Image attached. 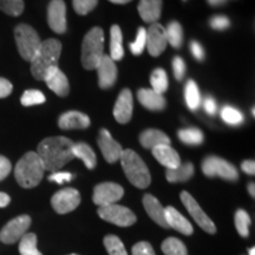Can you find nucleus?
Masks as SVG:
<instances>
[{"label":"nucleus","mask_w":255,"mask_h":255,"mask_svg":"<svg viewBox=\"0 0 255 255\" xmlns=\"http://www.w3.org/2000/svg\"><path fill=\"white\" fill-rule=\"evenodd\" d=\"M73 144L75 143L71 139L64 136L44 138L38 144L37 149V154L44 165V169L55 173L71 162L75 158L72 152Z\"/></svg>","instance_id":"f257e3e1"},{"label":"nucleus","mask_w":255,"mask_h":255,"mask_svg":"<svg viewBox=\"0 0 255 255\" xmlns=\"http://www.w3.org/2000/svg\"><path fill=\"white\" fill-rule=\"evenodd\" d=\"M62 53V43L59 40L46 39L41 41V45L31 60V73L38 81H44L50 70L58 68V62Z\"/></svg>","instance_id":"f03ea898"},{"label":"nucleus","mask_w":255,"mask_h":255,"mask_svg":"<svg viewBox=\"0 0 255 255\" xmlns=\"http://www.w3.org/2000/svg\"><path fill=\"white\" fill-rule=\"evenodd\" d=\"M44 165L36 151H28L18 161L14 168V177L25 189L37 187L43 180Z\"/></svg>","instance_id":"7ed1b4c3"},{"label":"nucleus","mask_w":255,"mask_h":255,"mask_svg":"<svg viewBox=\"0 0 255 255\" xmlns=\"http://www.w3.org/2000/svg\"><path fill=\"white\" fill-rule=\"evenodd\" d=\"M120 161L124 173H126V176L132 186L139 188V189H144V188L149 187L151 182L149 169L144 161L135 151L131 149L123 150Z\"/></svg>","instance_id":"20e7f679"},{"label":"nucleus","mask_w":255,"mask_h":255,"mask_svg":"<svg viewBox=\"0 0 255 255\" xmlns=\"http://www.w3.org/2000/svg\"><path fill=\"white\" fill-rule=\"evenodd\" d=\"M104 56V32L94 27L85 34L82 44V64L87 70H96Z\"/></svg>","instance_id":"39448f33"},{"label":"nucleus","mask_w":255,"mask_h":255,"mask_svg":"<svg viewBox=\"0 0 255 255\" xmlns=\"http://www.w3.org/2000/svg\"><path fill=\"white\" fill-rule=\"evenodd\" d=\"M14 38L19 55L23 59L31 62L41 45L39 34L30 25L19 24L14 28Z\"/></svg>","instance_id":"423d86ee"},{"label":"nucleus","mask_w":255,"mask_h":255,"mask_svg":"<svg viewBox=\"0 0 255 255\" xmlns=\"http://www.w3.org/2000/svg\"><path fill=\"white\" fill-rule=\"evenodd\" d=\"M202 171L207 177H221L227 181H237V168L228 161L218 156H207L202 161Z\"/></svg>","instance_id":"0eeeda50"},{"label":"nucleus","mask_w":255,"mask_h":255,"mask_svg":"<svg viewBox=\"0 0 255 255\" xmlns=\"http://www.w3.org/2000/svg\"><path fill=\"white\" fill-rule=\"evenodd\" d=\"M97 213L104 221L113 223L119 227H130L136 222V215L133 214L132 210L117 203L98 207Z\"/></svg>","instance_id":"6e6552de"},{"label":"nucleus","mask_w":255,"mask_h":255,"mask_svg":"<svg viewBox=\"0 0 255 255\" xmlns=\"http://www.w3.org/2000/svg\"><path fill=\"white\" fill-rule=\"evenodd\" d=\"M32 220L28 215H20L6 223L0 231V241L6 245H13L26 234Z\"/></svg>","instance_id":"1a4fd4ad"},{"label":"nucleus","mask_w":255,"mask_h":255,"mask_svg":"<svg viewBox=\"0 0 255 255\" xmlns=\"http://www.w3.org/2000/svg\"><path fill=\"white\" fill-rule=\"evenodd\" d=\"M81 203V194L75 188H64L57 191L51 199V205L58 214H68Z\"/></svg>","instance_id":"9d476101"},{"label":"nucleus","mask_w":255,"mask_h":255,"mask_svg":"<svg viewBox=\"0 0 255 255\" xmlns=\"http://www.w3.org/2000/svg\"><path fill=\"white\" fill-rule=\"evenodd\" d=\"M181 201L186 207L188 213H189L191 218L195 220V222L200 226L203 231L208 233V234H215L216 227L214 222L209 219V216L201 209L199 203L196 202V200L190 195L188 191H182L181 193Z\"/></svg>","instance_id":"9b49d317"},{"label":"nucleus","mask_w":255,"mask_h":255,"mask_svg":"<svg viewBox=\"0 0 255 255\" xmlns=\"http://www.w3.org/2000/svg\"><path fill=\"white\" fill-rule=\"evenodd\" d=\"M123 195L124 189L122 186L114 182H104L95 187L92 200H94L95 205L102 207L117 203Z\"/></svg>","instance_id":"f8f14e48"},{"label":"nucleus","mask_w":255,"mask_h":255,"mask_svg":"<svg viewBox=\"0 0 255 255\" xmlns=\"http://www.w3.org/2000/svg\"><path fill=\"white\" fill-rule=\"evenodd\" d=\"M47 23L51 30L58 34L66 32V5L64 0H51L47 6Z\"/></svg>","instance_id":"ddd939ff"},{"label":"nucleus","mask_w":255,"mask_h":255,"mask_svg":"<svg viewBox=\"0 0 255 255\" xmlns=\"http://www.w3.org/2000/svg\"><path fill=\"white\" fill-rule=\"evenodd\" d=\"M168 45L165 28L161 24L154 23L146 30V43L145 47L152 57H158L163 53Z\"/></svg>","instance_id":"4468645a"},{"label":"nucleus","mask_w":255,"mask_h":255,"mask_svg":"<svg viewBox=\"0 0 255 255\" xmlns=\"http://www.w3.org/2000/svg\"><path fill=\"white\" fill-rule=\"evenodd\" d=\"M98 146L108 163H115L122 156L123 149L119 142H116L107 129H102L98 137Z\"/></svg>","instance_id":"2eb2a0df"},{"label":"nucleus","mask_w":255,"mask_h":255,"mask_svg":"<svg viewBox=\"0 0 255 255\" xmlns=\"http://www.w3.org/2000/svg\"><path fill=\"white\" fill-rule=\"evenodd\" d=\"M98 85L101 89H109L116 83L117 79V66L115 60L109 55H104L101 63L97 66Z\"/></svg>","instance_id":"dca6fc26"},{"label":"nucleus","mask_w":255,"mask_h":255,"mask_svg":"<svg viewBox=\"0 0 255 255\" xmlns=\"http://www.w3.org/2000/svg\"><path fill=\"white\" fill-rule=\"evenodd\" d=\"M133 100L132 94L129 89H124L117 97L116 104L114 108V116L121 124L129 123L132 116Z\"/></svg>","instance_id":"f3484780"},{"label":"nucleus","mask_w":255,"mask_h":255,"mask_svg":"<svg viewBox=\"0 0 255 255\" xmlns=\"http://www.w3.org/2000/svg\"><path fill=\"white\" fill-rule=\"evenodd\" d=\"M44 82L49 87L50 90H52L59 97H65L69 95L70 84L68 77L64 75V72L59 68H53L47 72V75L44 78Z\"/></svg>","instance_id":"a211bd4d"},{"label":"nucleus","mask_w":255,"mask_h":255,"mask_svg":"<svg viewBox=\"0 0 255 255\" xmlns=\"http://www.w3.org/2000/svg\"><path fill=\"white\" fill-rule=\"evenodd\" d=\"M91 121L85 114L79 111H66L59 117L58 126L63 130H73V129H87L90 127Z\"/></svg>","instance_id":"6ab92c4d"},{"label":"nucleus","mask_w":255,"mask_h":255,"mask_svg":"<svg viewBox=\"0 0 255 255\" xmlns=\"http://www.w3.org/2000/svg\"><path fill=\"white\" fill-rule=\"evenodd\" d=\"M164 216L169 228H174L175 231L182 233L184 235L193 234L194 229L191 223L174 207L169 206L164 208Z\"/></svg>","instance_id":"aec40b11"},{"label":"nucleus","mask_w":255,"mask_h":255,"mask_svg":"<svg viewBox=\"0 0 255 255\" xmlns=\"http://www.w3.org/2000/svg\"><path fill=\"white\" fill-rule=\"evenodd\" d=\"M151 150L154 157L167 169H175L181 164L180 155L174 148H171L170 144L157 145Z\"/></svg>","instance_id":"412c9836"},{"label":"nucleus","mask_w":255,"mask_h":255,"mask_svg":"<svg viewBox=\"0 0 255 255\" xmlns=\"http://www.w3.org/2000/svg\"><path fill=\"white\" fill-rule=\"evenodd\" d=\"M137 98L143 107L151 111H161L167 105L163 95L157 94L152 89H139L137 92Z\"/></svg>","instance_id":"4be33fe9"},{"label":"nucleus","mask_w":255,"mask_h":255,"mask_svg":"<svg viewBox=\"0 0 255 255\" xmlns=\"http://www.w3.org/2000/svg\"><path fill=\"white\" fill-rule=\"evenodd\" d=\"M143 206H144L145 212L148 213L152 221H155L161 227L169 228L167 221H165L164 207L161 205V202L155 196H152L151 194L144 195V197H143Z\"/></svg>","instance_id":"5701e85b"},{"label":"nucleus","mask_w":255,"mask_h":255,"mask_svg":"<svg viewBox=\"0 0 255 255\" xmlns=\"http://www.w3.org/2000/svg\"><path fill=\"white\" fill-rule=\"evenodd\" d=\"M162 0H141L138 4V13L143 21L154 24L158 20L162 13Z\"/></svg>","instance_id":"b1692460"},{"label":"nucleus","mask_w":255,"mask_h":255,"mask_svg":"<svg viewBox=\"0 0 255 255\" xmlns=\"http://www.w3.org/2000/svg\"><path fill=\"white\" fill-rule=\"evenodd\" d=\"M139 143L143 148L152 149L157 145L170 144V138L157 129H146L139 135Z\"/></svg>","instance_id":"393cba45"},{"label":"nucleus","mask_w":255,"mask_h":255,"mask_svg":"<svg viewBox=\"0 0 255 255\" xmlns=\"http://www.w3.org/2000/svg\"><path fill=\"white\" fill-rule=\"evenodd\" d=\"M72 152L75 158H79L84 162L85 167L88 169H94L97 164V157L94 150L91 149V146L87 144V143L81 142V143H75L72 148Z\"/></svg>","instance_id":"a878e982"},{"label":"nucleus","mask_w":255,"mask_h":255,"mask_svg":"<svg viewBox=\"0 0 255 255\" xmlns=\"http://www.w3.org/2000/svg\"><path fill=\"white\" fill-rule=\"evenodd\" d=\"M194 165L190 162L187 163H181L177 168L175 169H167L165 171V176L167 180L170 183H176V182H184L188 181L191 176L194 175Z\"/></svg>","instance_id":"bb28decb"},{"label":"nucleus","mask_w":255,"mask_h":255,"mask_svg":"<svg viewBox=\"0 0 255 255\" xmlns=\"http://www.w3.org/2000/svg\"><path fill=\"white\" fill-rule=\"evenodd\" d=\"M124 56L123 36L119 25H113L110 31V57L115 62L121 60Z\"/></svg>","instance_id":"cd10ccee"},{"label":"nucleus","mask_w":255,"mask_h":255,"mask_svg":"<svg viewBox=\"0 0 255 255\" xmlns=\"http://www.w3.org/2000/svg\"><path fill=\"white\" fill-rule=\"evenodd\" d=\"M184 98H186V104L191 111H195L200 108L201 105V95L200 90L197 88L196 83L194 81L187 82L186 87H184Z\"/></svg>","instance_id":"c85d7f7f"},{"label":"nucleus","mask_w":255,"mask_h":255,"mask_svg":"<svg viewBox=\"0 0 255 255\" xmlns=\"http://www.w3.org/2000/svg\"><path fill=\"white\" fill-rule=\"evenodd\" d=\"M165 28V36H167L168 44L175 49H180L183 43V28L178 21H170Z\"/></svg>","instance_id":"c756f323"},{"label":"nucleus","mask_w":255,"mask_h":255,"mask_svg":"<svg viewBox=\"0 0 255 255\" xmlns=\"http://www.w3.org/2000/svg\"><path fill=\"white\" fill-rule=\"evenodd\" d=\"M180 141L187 145H200L205 141V135L199 128H187L177 132Z\"/></svg>","instance_id":"7c9ffc66"},{"label":"nucleus","mask_w":255,"mask_h":255,"mask_svg":"<svg viewBox=\"0 0 255 255\" xmlns=\"http://www.w3.org/2000/svg\"><path fill=\"white\" fill-rule=\"evenodd\" d=\"M20 255H43L37 248V235L34 233H26L19 240Z\"/></svg>","instance_id":"2f4dec72"},{"label":"nucleus","mask_w":255,"mask_h":255,"mask_svg":"<svg viewBox=\"0 0 255 255\" xmlns=\"http://www.w3.org/2000/svg\"><path fill=\"white\" fill-rule=\"evenodd\" d=\"M162 252L165 255H188L184 244L177 238H168L162 242Z\"/></svg>","instance_id":"473e14b6"},{"label":"nucleus","mask_w":255,"mask_h":255,"mask_svg":"<svg viewBox=\"0 0 255 255\" xmlns=\"http://www.w3.org/2000/svg\"><path fill=\"white\" fill-rule=\"evenodd\" d=\"M150 84L152 87V90L157 94L163 95L168 89V76L167 72L163 69L158 68L155 69L151 73L150 77Z\"/></svg>","instance_id":"72a5a7b5"},{"label":"nucleus","mask_w":255,"mask_h":255,"mask_svg":"<svg viewBox=\"0 0 255 255\" xmlns=\"http://www.w3.org/2000/svg\"><path fill=\"white\" fill-rule=\"evenodd\" d=\"M220 115H221V119L229 126L238 127L244 123V114L232 105H225Z\"/></svg>","instance_id":"f704fd0d"},{"label":"nucleus","mask_w":255,"mask_h":255,"mask_svg":"<svg viewBox=\"0 0 255 255\" xmlns=\"http://www.w3.org/2000/svg\"><path fill=\"white\" fill-rule=\"evenodd\" d=\"M104 246L109 255H128L122 240L116 235H107L104 238Z\"/></svg>","instance_id":"c9c22d12"},{"label":"nucleus","mask_w":255,"mask_h":255,"mask_svg":"<svg viewBox=\"0 0 255 255\" xmlns=\"http://www.w3.org/2000/svg\"><path fill=\"white\" fill-rule=\"evenodd\" d=\"M251 222V216L248 215L246 210H237V213H235V227L242 238H247L250 235Z\"/></svg>","instance_id":"e433bc0d"},{"label":"nucleus","mask_w":255,"mask_h":255,"mask_svg":"<svg viewBox=\"0 0 255 255\" xmlns=\"http://www.w3.org/2000/svg\"><path fill=\"white\" fill-rule=\"evenodd\" d=\"M24 7L23 0H0V11L12 17L20 15L23 13Z\"/></svg>","instance_id":"4c0bfd02"},{"label":"nucleus","mask_w":255,"mask_h":255,"mask_svg":"<svg viewBox=\"0 0 255 255\" xmlns=\"http://www.w3.org/2000/svg\"><path fill=\"white\" fill-rule=\"evenodd\" d=\"M21 104L24 107H32V105H38L45 103V96L39 90H26L20 98Z\"/></svg>","instance_id":"58836bf2"},{"label":"nucleus","mask_w":255,"mask_h":255,"mask_svg":"<svg viewBox=\"0 0 255 255\" xmlns=\"http://www.w3.org/2000/svg\"><path fill=\"white\" fill-rule=\"evenodd\" d=\"M145 43H146V30L144 27H139L138 32H137L135 41H132V43L130 44V51H131L132 55L135 56L142 55V52L145 49Z\"/></svg>","instance_id":"ea45409f"},{"label":"nucleus","mask_w":255,"mask_h":255,"mask_svg":"<svg viewBox=\"0 0 255 255\" xmlns=\"http://www.w3.org/2000/svg\"><path fill=\"white\" fill-rule=\"evenodd\" d=\"M73 8L78 14L85 15L91 12L98 4V0H72Z\"/></svg>","instance_id":"a19ab883"},{"label":"nucleus","mask_w":255,"mask_h":255,"mask_svg":"<svg viewBox=\"0 0 255 255\" xmlns=\"http://www.w3.org/2000/svg\"><path fill=\"white\" fill-rule=\"evenodd\" d=\"M209 25L213 30L225 31L228 27H231V19L225 14H216L210 18Z\"/></svg>","instance_id":"79ce46f5"},{"label":"nucleus","mask_w":255,"mask_h":255,"mask_svg":"<svg viewBox=\"0 0 255 255\" xmlns=\"http://www.w3.org/2000/svg\"><path fill=\"white\" fill-rule=\"evenodd\" d=\"M186 63L184 60L181 58V57H175L173 59V71L175 78L177 79L178 82H181L184 78V75H186Z\"/></svg>","instance_id":"37998d69"},{"label":"nucleus","mask_w":255,"mask_h":255,"mask_svg":"<svg viewBox=\"0 0 255 255\" xmlns=\"http://www.w3.org/2000/svg\"><path fill=\"white\" fill-rule=\"evenodd\" d=\"M132 255H156L154 248L149 242L142 241L132 247Z\"/></svg>","instance_id":"c03bdc74"},{"label":"nucleus","mask_w":255,"mask_h":255,"mask_svg":"<svg viewBox=\"0 0 255 255\" xmlns=\"http://www.w3.org/2000/svg\"><path fill=\"white\" fill-rule=\"evenodd\" d=\"M73 178L72 174L66 173V171H55L49 176V181L51 182H56L58 184L65 183V182H70Z\"/></svg>","instance_id":"a18cd8bd"},{"label":"nucleus","mask_w":255,"mask_h":255,"mask_svg":"<svg viewBox=\"0 0 255 255\" xmlns=\"http://www.w3.org/2000/svg\"><path fill=\"white\" fill-rule=\"evenodd\" d=\"M190 51L193 53L194 58H195L197 62H203L206 58V52L203 46L201 45L199 41H191L190 43Z\"/></svg>","instance_id":"49530a36"},{"label":"nucleus","mask_w":255,"mask_h":255,"mask_svg":"<svg viewBox=\"0 0 255 255\" xmlns=\"http://www.w3.org/2000/svg\"><path fill=\"white\" fill-rule=\"evenodd\" d=\"M12 170V164L8 158L0 155V181L5 180Z\"/></svg>","instance_id":"de8ad7c7"},{"label":"nucleus","mask_w":255,"mask_h":255,"mask_svg":"<svg viewBox=\"0 0 255 255\" xmlns=\"http://www.w3.org/2000/svg\"><path fill=\"white\" fill-rule=\"evenodd\" d=\"M201 103H202V107L205 111L210 116H213V115L216 114V110H218V105H216V102L213 97H210V96H207V97L203 98V101H201Z\"/></svg>","instance_id":"09e8293b"},{"label":"nucleus","mask_w":255,"mask_h":255,"mask_svg":"<svg viewBox=\"0 0 255 255\" xmlns=\"http://www.w3.org/2000/svg\"><path fill=\"white\" fill-rule=\"evenodd\" d=\"M12 90H13V85L12 83L7 81V79L0 77V98H5L11 95Z\"/></svg>","instance_id":"8fccbe9b"},{"label":"nucleus","mask_w":255,"mask_h":255,"mask_svg":"<svg viewBox=\"0 0 255 255\" xmlns=\"http://www.w3.org/2000/svg\"><path fill=\"white\" fill-rule=\"evenodd\" d=\"M241 169L244 173L248 175H254L255 174V162L253 159H246V161L242 162Z\"/></svg>","instance_id":"3c124183"},{"label":"nucleus","mask_w":255,"mask_h":255,"mask_svg":"<svg viewBox=\"0 0 255 255\" xmlns=\"http://www.w3.org/2000/svg\"><path fill=\"white\" fill-rule=\"evenodd\" d=\"M11 202V197H9L6 193H1L0 191V208H5Z\"/></svg>","instance_id":"603ef678"},{"label":"nucleus","mask_w":255,"mask_h":255,"mask_svg":"<svg viewBox=\"0 0 255 255\" xmlns=\"http://www.w3.org/2000/svg\"><path fill=\"white\" fill-rule=\"evenodd\" d=\"M210 6H214V7H218V6L225 5L227 0H207Z\"/></svg>","instance_id":"864d4df0"},{"label":"nucleus","mask_w":255,"mask_h":255,"mask_svg":"<svg viewBox=\"0 0 255 255\" xmlns=\"http://www.w3.org/2000/svg\"><path fill=\"white\" fill-rule=\"evenodd\" d=\"M255 184L254 183H250L248 184V193L251 194V196L252 197H254L255 196Z\"/></svg>","instance_id":"5fc2aeb1"},{"label":"nucleus","mask_w":255,"mask_h":255,"mask_svg":"<svg viewBox=\"0 0 255 255\" xmlns=\"http://www.w3.org/2000/svg\"><path fill=\"white\" fill-rule=\"evenodd\" d=\"M110 2H114V4H120V5H123V4H128V2H130L131 0H109Z\"/></svg>","instance_id":"6e6d98bb"},{"label":"nucleus","mask_w":255,"mask_h":255,"mask_svg":"<svg viewBox=\"0 0 255 255\" xmlns=\"http://www.w3.org/2000/svg\"><path fill=\"white\" fill-rule=\"evenodd\" d=\"M248 253H250V255H255V248L252 247L250 251H248Z\"/></svg>","instance_id":"4d7b16f0"},{"label":"nucleus","mask_w":255,"mask_h":255,"mask_svg":"<svg viewBox=\"0 0 255 255\" xmlns=\"http://www.w3.org/2000/svg\"><path fill=\"white\" fill-rule=\"evenodd\" d=\"M70 255H78V254H70Z\"/></svg>","instance_id":"13d9d810"},{"label":"nucleus","mask_w":255,"mask_h":255,"mask_svg":"<svg viewBox=\"0 0 255 255\" xmlns=\"http://www.w3.org/2000/svg\"><path fill=\"white\" fill-rule=\"evenodd\" d=\"M183 1H187V0H183Z\"/></svg>","instance_id":"bf43d9fd"}]
</instances>
